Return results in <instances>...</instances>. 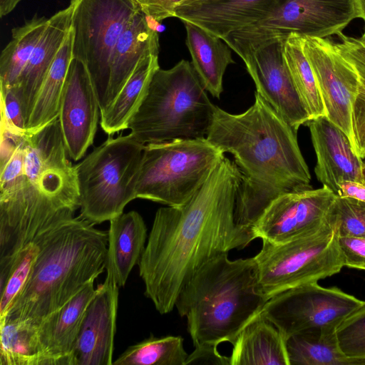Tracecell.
<instances>
[{
  "mask_svg": "<svg viewBox=\"0 0 365 365\" xmlns=\"http://www.w3.org/2000/svg\"><path fill=\"white\" fill-rule=\"evenodd\" d=\"M24 170L0 177V255L11 257L79 209L58 117L24 134Z\"/></svg>",
  "mask_w": 365,
  "mask_h": 365,
  "instance_id": "obj_3",
  "label": "cell"
},
{
  "mask_svg": "<svg viewBox=\"0 0 365 365\" xmlns=\"http://www.w3.org/2000/svg\"><path fill=\"white\" fill-rule=\"evenodd\" d=\"M359 13V18L365 22V0H356Z\"/></svg>",
  "mask_w": 365,
  "mask_h": 365,
  "instance_id": "obj_45",
  "label": "cell"
},
{
  "mask_svg": "<svg viewBox=\"0 0 365 365\" xmlns=\"http://www.w3.org/2000/svg\"><path fill=\"white\" fill-rule=\"evenodd\" d=\"M36 242L28 244L12 257L0 263V321L26 284L38 254Z\"/></svg>",
  "mask_w": 365,
  "mask_h": 365,
  "instance_id": "obj_33",
  "label": "cell"
},
{
  "mask_svg": "<svg viewBox=\"0 0 365 365\" xmlns=\"http://www.w3.org/2000/svg\"><path fill=\"white\" fill-rule=\"evenodd\" d=\"M337 287L325 288L318 282L304 283L271 297L261 315L272 322L285 339L307 329L338 326L362 304Z\"/></svg>",
  "mask_w": 365,
  "mask_h": 365,
  "instance_id": "obj_12",
  "label": "cell"
},
{
  "mask_svg": "<svg viewBox=\"0 0 365 365\" xmlns=\"http://www.w3.org/2000/svg\"><path fill=\"white\" fill-rule=\"evenodd\" d=\"M336 335L346 356L365 359V302L341 322Z\"/></svg>",
  "mask_w": 365,
  "mask_h": 365,
  "instance_id": "obj_34",
  "label": "cell"
},
{
  "mask_svg": "<svg viewBox=\"0 0 365 365\" xmlns=\"http://www.w3.org/2000/svg\"><path fill=\"white\" fill-rule=\"evenodd\" d=\"M188 356L180 336L149 338L129 346L114 365H185Z\"/></svg>",
  "mask_w": 365,
  "mask_h": 365,
  "instance_id": "obj_32",
  "label": "cell"
},
{
  "mask_svg": "<svg viewBox=\"0 0 365 365\" xmlns=\"http://www.w3.org/2000/svg\"><path fill=\"white\" fill-rule=\"evenodd\" d=\"M336 329L334 325L312 328L288 337L286 349L289 365H365L364 359L344 354Z\"/></svg>",
  "mask_w": 365,
  "mask_h": 365,
  "instance_id": "obj_26",
  "label": "cell"
},
{
  "mask_svg": "<svg viewBox=\"0 0 365 365\" xmlns=\"http://www.w3.org/2000/svg\"><path fill=\"white\" fill-rule=\"evenodd\" d=\"M338 245L344 266L365 270V238L338 236Z\"/></svg>",
  "mask_w": 365,
  "mask_h": 365,
  "instance_id": "obj_38",
  "label": "cell"
},
{
  "mask_svg": "<svg viewBox=\"0 0 365 365\" xmlns=\"http://www.w3.org/2000/svg\"><path fill=\"white\" fill-rule=\"evenodd\" d=\"M188 364L231 365V359L230 356L221 355L217 346L205 345L195 346L194 351L188 354L185 365Z\"/></svg>",
  "mask_w": 365,
  "mask_h": 365,
  "instance_id": "obj_41",
  "label": "cell"
},
{
  "mask_svg": "<svg viewBox=\"0 0 365 365\" xmlns=\"http://www.w3.org/2000/svg\"><path fill=\"white\" fill-rule=\"evenodd\" d=\"M145 16L160 22L176 18V9L182 0H132Z\"/></svg>",
  "mask_w": 365,
  "mask_h": 365,
  "instance_id": "obj_40",
  "label": "cell"
},
{
  "mask_svg": "<svg viewBox=\"0 0 365 365\" xmlns=\"http://www.w3.org/2000/svg\"><path fill=\"white\" fill-rule=\"evenodd\" d=\"M336 196L349 197L365 202V183L354 180H344L339 183Z\"/></svg>",
  "mask_w": 365,
  "mask_h": 365,
  "instance_id": "obj_42",
  "label": "cell"
},
{
  "mask_svg": "<svg viewBox=\"0 0 365 365\" xmlns=\"http://www.w3.org/2000/svg\"><path fill=\"white\" fill-rule=\"evenodd\" d=\"M338 236L365 238V202L336 196L334 207Z\"/></svg>",
  "mask_w": 365,
  "mask_h": 365,
  "instance_id": "obj_35",
  "label": "cell"
},
{
  "mask_svg": "<svg viewBox=\"0 0 365 365\" xmlns=\"http://www.w3.org/2000/svg\"><path fill=\"white\" fill-rule=\"evenodd\" d=\"M224 158V153L206 138L147 143L136 197L182 207Z\"/></svg>",
  "mask_w": 365,
  "mask_h": 365,
  "instance_id": "obj_8",
  "label": "cell"
},
{
  "mask_svg": "<svg viewBox=\"0 0 365 365\" xmlns=\"http://www.w3.org/2000/svg\"><path fill=\"white\" fill-rule=\"evenodd\" d=\"M336 197L325 186L281 195L264 210L252 232L255 238L282 244L314 232L329 219Z\"/></svg>",
  "mask_w": 365,
  "mask_h": 365,
  "instance_id": "obj_14",
  "label": "cell"
},
{
  "mask_svg": "<svg viewBox=\"0 0 365 365\" xmlns=\"http://www.w3.org/2000/svg\"><path fill=\"white\" fill-rule=\"evenodd\" d=\"M310 131L317 156L314 173L319 182L336 195L339 183L354 180L364 183V162L356 153L346 134L326 115L309 119Z\"/></svg>",
  "mask_w": 365,
  "mask_h": 365,
  "instance_id": "obj_18",
  "label": "cell"
},
{
  "mask_svg": "<svg viewBox=\"0 0 365 365\" xmlns=\"http://www.w3.org/2000/svg\"><path fill=\"white\" fill-rule=\"evenodd\" d=\"M192 63L182 59L159 68L128 126L143 144L206 138L216 106Z\"/></svg>",
  "mask_w": 365,
  "mask_h": 365,
  "instance_id": "obj_6",
  "label": "cell"
},
{
  "mask_svg": "<svg viewBox=\"0 0 365 365\" xmlns=\"http://www.w3.org/2000/svg\"><path fill=\"white\" fill-rule=\"evenodd\" d=\"M48 18L34 16L14 28L11 39L0 56V88L13 90L24 71L47 24Z\"/></svg>",
  "mask_w": 365,
  "mask_h": 365,
  "instance_id": "obj_29",
  "label": "cell"
},
{
  "mask_svg": "<svg viewBox=\"0 0 365 365\" xmlns=\"http://www.w3.org/2000/svg\"><path fill=\"white\" fill-rule=\"evenodd\" d=\"M73 31L60 47L39 90L26 131L35 130L58 117L61 98L70 63L73 58Z\"/></svg>",
  "mask_w": 365,
  "mask_h": 365,
  "instance_id": "obj_28",
  "label": "cell"
},
{
  "mask_svg": "<svg viewBox=\"0 0 365 365\" xmlns=\"http://www.w3.org/2000/svg\"><path fill=\"white\" fill-rule=\"evenodd\" d=\"M232 346L231 365H289L285 338L261 314L241 331Z\"/></svg>",
  "mask_w": 365,
  "mask_h": 365,
  "instance_id": "obj_25",
  "label": "cell"
},
{
  "mask_svg": "<svg viewBox=\"0 0 365 365\" xmlns=\"http://www.w3.org/2000/svg\"><path fill=\"white\" fill-rule=\"evenodd\" d=\"M340 42L337 45L344 56L353 64L358 74L365 77V36L361 37L337 35Z\"/></svg>",
  "mask_w": 365,
  "mask_h": 365,
  "instance_id": "obj_39",
  "label": "cell"
},
{
  "mask_svg": "<svg viewBox=\"0 0 365 365\" xmlns=\"http://www.w3.org/2000/svg\"><path fill=\"white\" fill-rule=\"evenodd\" d=\"M22 0H0V16L3 17L11 13Z\"/></svg>",
  "mask_w": 365,
  "mask_h": 365,
  "instance_id": "obj_43",
  "label": "cell"
},
{
  "mask_svg": "<svg viewBox=\"0 0 365 365\" xmlns=\"http://www.w3.org/2000/svg\"><path fill=\"white\" fill-rule=\"evenodd\" d=\"M79 217L41 233L39 251L29 278L5 319L36 326L61 308L106 267L108 232Z\"/></svg>",
  "mask_w": 365,
  "mask_h": 365,
  "instance_id": "obj_4",
  "label": "cell"
},
{
  "mask_svg": "<svg viewBox=\"0 0 365 365\" xmlns=\"http://www.w3.org/2000/svg\"><path fill=\"white\" fill-rule=\"evenodd\" d=\"M362 175H363V180L365 183V163H364L363 168H362Z\"/></svg>",
  "mask_w": 365,
  "mask_h": 365,
  "instance_id": "obj_46",
  "label": "cell"
},
{
  "mask_svg": "<svg viewBox=\"0 0 365 365\" xmlns=\"http://www.w3.org/2000/svg\"><path fill=\"white\" fill-rule=\"evenodd\" d=\"M139 10L132 0H79L75 9L73 57L82 61L88 71L101 113L106 110L115 48Z\"/></svg>",
  "mask_w": 365,
  "mask_h": 365,
  "instance_id": "obj_11",
  "label": "cell"
},
{
  "mask_svg": "<svg viewBox=\"0 0 365 365\" xmlns=\"http://www.w3.org/2000/svg\"><path fill=\"white\" fill-rule=\"evenodd\" d=\"M159 51L150 52L138 62L113 103L101 113V127L108 135L128 129L139 108L154 73L160 68Z\"/></svg>",
  "mask_w": 365,
  "mask_h": 365,
  "instance_id": "obj_27",
  "label": "cell"
},
{
  "mask_svg": "<svg viewBox=\"0 0 365 365\" xmlns=\"http://www.w3.org/2000/svg\"><path fill=\"white\" fill-rule=\"evenodd\" d=\"M297 133L257 92L254 103L242 113L215 107L206 138L232 155L240 173L235 210L237 225L252 230L275 198L312 189Z\"/></svg>",
  "mask_w": 365,
  "mask_h": 365,
  "instance_id": "obj_2",
  "label": "cell"
},
{
  "mask_svg": "<svg viewBox=\"0 0 365 365\" xmlns=\"http://www.w3.org/2000/svg\"><path fill=\"white\" fill-rule=\"evenodd\" d=\"M78 1L70 0L68 6L48 19L43 32L12 90L20 103L25 127L46 74L71 29L73 14Z\"/></svg>",
  "mask_w": 365,
  "mask_h": 365,
  "instance_id": "obj_19",
  "label": "cell"
},
{
  "mask_svg": "<svg viewBox=\"0 0 365 365\" xmlns=\"http://www.w3.org/2000/svg\"><path fill=\"white\" fill-rule=\"evenodd\" d=\"M362 35L365 36V26H364V33Z\"/></svg>",
  "mask_w": 365,
  "mask_h": 365,
  "instance_id": "obj_47",
  "label": "cell"
},
{
  "mask_svg": "<svg viewBox=\"0 0 365 365\" xmlns=\"http://www.w3.org/2000/svg\"><path fill=\"white\" fill-rule=\"evenodd\" d=\"M358 18L356 0H275L262 19L223 41L245 63L259 48L282 41L292 32L328 38L342 33Z\"/></svg>",
  "mask_w": 365,
  "mask_h": 365,
  "instance_id": "obj_10",
  "label": "cell"
},
{
  "mask_svg": "<svg viewBox=\"0 0 365 365\" xmlns=\"http://www.w3.org/2000/svg\"><path fill=\"white\" fill-rule=\"evenodd\" d=\"M282 52L292 83L309 119L326 115L314 73L303 51L302 36L295 32L290 33L282 41Z\"/></svg>",
  "mask_w": 365,
  "mask_h": 365,
  "instance_id": "obj_30",
  "label": "cell"
},
{
  "mask_svg": "<svg viewBox=\"0 0 365 365\" xmlns=\"http://www.w3.org/2000/svg\"><path fill=\"white\" fill-rule=\"evenodd\" d=\"M144 147L130 133L109 137L74 165L81 217L93 225L110 221L137 198Z\"/></svg>",
  "mask_w": 365,
  "mask_h": 365,
  "instance_id": "obj_7",
  "label": "cell"
},
{
  "mask_svg": "<svg viewBox=\"0 0 365 365\" xmlns=\"http://www.w3.org/2000/svg\"><path fill=\"white\" fill-rule=\"evenodd\" d=\"M186 31L185 43L192 65L204 88L213 97L220 98L223 91V77L227 68L235 62L232 49L220 38L199 26L182 22Z\"/></svg>",
  "mask_w": 365,
  "mask_h": 365,
  "instance_id": "obj_24",
  "label": "cell"
},
{
  "mask_svg": "<svg viewBox=\"0 0 365 365\" xmlns=\"http://www.w3.org/2000/svg\"><path fill=\"white\" fill-rule=\"evenodd\" d=\"M153 51H159L158 33L150 27L145 15L139 10L122 33L115 48L110 69L106 110L113 103L140 60Z\"/></svg>",
  "mask_w": 365,
  "mask_h": 365,
  "instance_id": "obj_22",
  "label": "cell"
},
{
  "mask_svg": "<svg viewBox=\"0 0 365 365\" xmlns=\"http://www.w3.org/2000/svg\"><path fill=\"white\" fill-rule=\"evenodd\" d=\"M302 47L314 73L326 116L346 134L358 154L351 120L359 85L355 67L341 53L337 43L329 38L302 36Z\"/></svg>",
  "mask_w": 365,
  "mask_h": 365,
  "instance_id": "obj_13",
  "label": "cell"
},
{
  "mask_svg": "<svg viewBox=\"0 0 365 365\" xmlns=\"http://www.w3.org/2000/svg\"><path fill=\"white\" fill-rule=\"evenodd\" d=\"M101 110L84 63L73 58L61 98L58 119L69 158L81 159L93 144Z\"/></svg>",
  "mask_w": 365,
  "mask_h": 365,
  "instance_id": "obj_15",
  "label": "cell"
},
{
  "mask_svg": "<svg viewBox=\"0 0 365 365\" xmlns=\"http://www.w3.org/2000/svg\"><path fill=\"white\" fill-rule=\"evenodd\" d=\"M240 182L237 166L225 156L184 205L157 210L138 264L145 295L160 314L175 307L181 289L204 264L256 239L235 220Z\"/></svg>",
  "mask_w": 365,
  "mask_h": 365,
  "instance_id": "obj_1",
  "label": "cell"
},
{
  "mask_svg": "<svg viewBox=\"0 0 365 365\" xmlns=\"http://www.w3.org/2000/svg\"><path fill=\"white\" fill-rule=\"evenodd\" d=\"M96 279L38 324L41 365H70L86 311L96 293Z\"/></svg>",
  "mask_w": 365,
  "mask_h": 365,
  "instance_id": "obj_20",
  "label": "cell"
},
{
  "mask_svg": "<svg viewBox=\"0 0 365 365\" xmlns=\"http://www.w3.org/2000/svg\"><path fill=\"white\" fill-rule=\"evenodd\" d=\"M1 125L11 130L24 134L26 132L25 122L19 100L10 88H0Z\"/></svg>",
  "mask_w": 365,
  "mask_h": 365,
  "instance_id": "obj_36",
  "label": "cell"
},
{
  "mask_svg": "<svg viewBox=\"0 0 365 365\" xmlns=\"http://www.w3.org/2000/svg\"><path fill=\"white\" fill-rule=\"evenodd\" d=\"M269 299L259 289L254 257L212 258L197 269L179 293L175 307L186 317L194 346L233 344L257 319Z\"/></svg>",
  "mask_w": 365,
  "mask_h": 365,
  "instance_id": "obj_5",
  "label": "cell"
},
{
  "mask_svg": "<svg viewBox=\"0 0 365 365\" xmlns=\"http://www.w3.org/2000/svg\"><path fill=\"white\" fill-rule=\"evenodd\" d=\"M275 0H218L200 6L177 9L176 18L193 24L222 40L262 19Z\"/></svg>",
  "mask_w": 365,
  "mask_h": 365,
  "instance_id": "obj_21",
  "label": "cell"
},
{
  "mask_svg": "<svg viewBox=\"0 0 365 365\" xmlns=\"http://www.w3.org/2000/svg\"><path fill=\"white\" fill-rule=\"evenodd\" d=\"M256 92L297 132L309 120L284 63L282 41L268 44L245 63Z\"/></svg>",
  "mask_w": 365,
  "mask_h": 365,
  "instance_id": "obj_17",
  "label": "cell"
},
{
  "mask_svg": "<svg viewBox=\"0 0 365 365\" xmlns=\"http://www.w3.org/2000/svg\"><path fill=\"white\" fill-rule=\"evenodd\" d=\"M147 227L136 211L123 213L110 220L108 231L106 271L119 287H123L145 250Z\"/></svg>",
  "mask_w": 365,
  "mask_h": 365,
  "instance_id": "obj_23",
  "label": "cell"
},
{
  "mask_svg": "<svg viewBox=\"0 0 365 365\" xmlns=\"http://www.w3.org/2000/svg\"><path fill=\"white\" fill-rule=\"evenodd\" d=\"M0 365H41L38 326L25 321L0 322Z\"/></svg>",
  "mask_w": 365,
  "mask_h": 365,
  "instance_id": "obj_31",
  "label": "cell"
},
{
  "mask_svg": "<svg viewBox=\"0 0 365 365\" xmlns=\"http://www.w3.org/2000/svg\"><path fill=\"white\" fill-rule=\"evenodd\" d=\"M334 207L327 221L314 232L282 244L262 240L254 258L259 289L269 299L287 289L332 276L344 267Z\"/></svg>",
  "mask_w": 365,
  "mask_h": 365,
  "instance_id": "obj_9",
  "label": "cell"
},
{
  "mask_svg": "<svg viewBox=\"0 0 365 365\" xmlns=\"http://www.w3.org/2000/svg\"><path fill=\"white\" fill-rule=\"evenodd\" d=\"M216 1L218 0H182L177 9L200 6Z\"/></svg>",
  "mask_w": 365,
  "mask_h": 365,
  "instance_id": "obj_44",
  "label": "cell"
},
{
  "mask_svg": "<svg viewBox=\"0 0 365 365\" xmlns=\"http://www.w3.org/2000/svg\"><path fill=\"white\" fill-rule=\"evenodd\" d=\"M118 288L109 274L97 287L86 311L70 365L113 364Z\"/></svg>",
  "mask_w": 365,
  "mask_h": 365,
  "instance_id": "obj_16",
  "label": "cell"
},
{
  "mask_svg": "<svg viewBox=\"0 0 365 365\" xmlns=\"http://www.w3.org/2000/svg\"><path fill=\"white\" fill-rule=\"evenodd\" d=\"M351 120L357 152L363 159L365 158V77L361 76L358 91L352 105Z\"/></svg>",
  "mask_w": 365,
  "mask_h": 365,
  "instance_id": "obj_37",
  "label": "cell"
}]
</instances>
